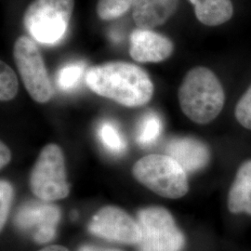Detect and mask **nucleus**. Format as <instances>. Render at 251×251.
<instances>
[{
  "label": "nucleus",
  "instance_id": "obj_12",
  "mask_svg": "<svg viewBox=\"0 0 251 251\" xmlns=\"http://www.w3.org/2000/svg\"><path fill=\"white\" fill-rule=\"evenodd\" d=\"M179 0H135L132 16L140 29H149L164 25L176 12Z\"/></svg>",
  "mask_w": 251,
  "mask_h": 251
},
{
  "label": "nucleus",
  "instance_id": "obj_8",
  "mask_svg": "<svg viewBox=\"0 0 251 251\" xmlns=\"http://www.w3.org/2000/svg\"><path fill=\"white\" fill-rule=\"evenodd\" d=\"M90 233L108 241L138 245L142 240L141 227L133 218L115 206L100 208L89 225Z\"/></svg>",
  "mask_w": 251,
  "mask_h": 251
},
{
  "label": "nucleus",
  "instance_id": "obj_20",
  "mask_svg": "<svg viewBox=\"0 0 251 251\" xmlns=\"http://www.w3.org/2000/svg\"><path fill=\"white\" fill-rule=\"evenodd\" d=\"M234 117L243 127L251 130V85L237 101Z\"/></svg>",
  "mask_w": 251,
  "mask_h": 251
},
{
  "label": "nucleus",
  "instance_id": "obj_5",
  "mask_svg": "<svg viewBox=\"0 0 251 251\" xmlns=\"http://www.w3.org/2000/svg\"><path fill=\"white\" fill-rule=\"evenodd\" d=\"M138 224L142 230L138 251H180L183 249L184 235L166 208L149 206L140 210Z\"/></svg>",
  "mask_w": 251,
  "mask_h": 251
},
{
  "label": "nucleus",
  "instance_id": "obj_21",
  "mask_svg": "<svg viewBox=\"0 0 251 251\" xmlns=\"http://www.w3.org/2000/svg\"><path fill=\"white\" fill-rule=\"evenodd\" d=\"M13 198L12 186L6 180L0 182V227L3 229L9 216V208Z\"/></svg>",
  "mask_w": 251,
  "mask_h": 251
},
{
  "label": "nucleus",
  "instance_id": "obj_23",
  "mask_svg": "<svg viewBox=\"0 0 251 251\" xmlns=\"http://www.w3.org/2000/svg\"><path fill=\"white\" fill-rule=\"evenodd\" d=\"M77 251H121L119 250H115V249H105V248H99L96 246H91V245H85L82 246L80 249Z\"/></svg>",
  "mask_w": 251,
  "mask_h": 251
},
{
  "label": "nucleus",
  "instance_id": "obj_22",
  "mask_svg": "<svg viewBox=\"0 0 251 251\" xmlns=\"http://www.w3.org/2000/svg\"><path fill=\"white\" fill-rule=\"evenodd\" d=\"M10 159H11V153H10L9 148L3 143H1L0 144V167H1V169L6 167L9 164Z\"/></svg>",
  "mask_w": 251,
  "mask_h": 251
},
{
  "label": "nucleus",
  "instance_id": "obj_1",
  "mask_svg": "<svg viewBox=\"0 0 251 251\" xmlns=\"http://www.w3.org/2000/svg\"><path fill=\"white\" fill-rule=\"evenodd\" d=\"M85 80L101 97L126 107H140L152 99L153 85L148 74L138 65L109 62L90 68Z\"/></svg>",
  "mask_w": 251,
  "mask_h": 251
},
{
  "label": "nucleus",
  "instance_id": "obj_14",
  "mask_svg": "<svg viewBox=\"0 0 251 251\" xmlns=\"http://www.w3.org/2000/svg\"><path fill=\"white\" fill-rule=\"evenodd\" d=\"M195 6L198 21L207 26H218L230 21L233 15L231 0H189Z\"/></svg>",
  "mask_w": 251,
  "mask_h": 251
},
{
  "label": "nucleus",
  "instance_id": "obj_19",
  "mask_svg": "<svg viewBox=\"0 0 251 251\" xmlns=\"http://www.w3.org/2000/svg\"><path fill=\"white\" fill-rule=\"evenodd\" d=\"M18 93V79L16 74L4 62L0 63V99L7 101Z\"/></svg>",
  "mask_w": 251,
  "mask_h": 251
},
{
  "label": "nucleus",
  "instance_id": "obj_17",
  "mask_svg": "<svg viewBox=\"0 0 251 251\" xmlns=\"http://www.w3.org/2000/svg\"><path fill=\"white\" fill-rule=\"evenodd\" d=\"M99 137L101 144L108 151L121 153L126 149V141L118 127L110 121L102 122L99 127Z\"/></svg>",
  "mask_w": 251,
  "mask_h": 251
},
{
  "label": "nucleus",
  "instance_id": "obj_10",
  "mask_svg": "<svg viewBox=\"0 0 251 251\" xmlns=\"http://www.w3.org/2000/svg\"><path fill=\"white\" fill-rule=\"evenodd\" d=\"M174 51L170 38L149 29H137L130 36L129 54L139 63H160Z\"/></svg>",
  "mask_w": 251,
  "mask_h": 251
},
{
  "label": "nucleus",
  "instance_id": "obj_18",
  "mask_svg": "<svg viewBox=\"0 0 251 251\" xmlns=\"http://www.w3.org/2000/svg\"><path fill=\"white\" fill-rule=\"evenodd\" d=\"M135 0H99L97 14L103 21L118 18L133 7Z\"/></svg>",
  "mask_w": 251,
  "mask_h": 251
},
{
  "label": "nucleus",
  "instance_id": "obj_11",
  "mask_svg": "<svg viewBox=\"0 0 251 251\" xmlns=\"http://www.w3.org/2000/svg\"><path fill=\"white\" fill-rule=\"evenodd\" d=\"M167 153L186 172H196L205 168L210 159L206 144L194 138H176L167 146Z\"/></svg>",
  "mask_w": 251,
  "mask_h": 251
},
{
  "label": "nucleus",
  "instance_id": "obj_7",
  "mask_svg": "<svg viewBox=\"0 0 251 251\" xmlns=\"http://www.w3.org/2000/svg\"><path fill=\"white\" fill-rule=\"evenodd\" d=\"M13 57L22 80L32 99L39 103H45L51 99L53 87L42 56L34 41L27 36H20L13 46Z\"/></svg>",
  "mask_w": 251,
  "mask_h": 251
},
{
  "label": "nucleus",
  "instance_id": "obj_2",
  "mask_svg": "<svg viewBox=\"0 0 251 251\" xmlns=\"http://www.w3.org/2000/svg\"><path fill=\"white\" fill-rule=\"evenodd\" d=\"M179 106L193 122L206 125L218 117L225 106V94L220 79L210 69H191L179 86Z\"/></svg>",
  "mask_w": 251,
  "mask_h": 251
},
{
  "label": "nucleus",
  "instance_id": "obj_13",
  "mask_svg": "<svg viewBox=\"0 0 251 251\" xmlns=\"http://www.w3.org/2000/svg\"><path fill=\"white\" fill-rule=\"evenodd\" d=\"M228 209L251 216V159L241 164L228 193Z\"/></svg>",
  "mask_w": 251,
  "mask_h": 251
},
{
  "label": "nucleus",
  "instance_id": "obj_4",
  "mask_svg": "<svg viewBox=\"0 0 251 251\" xmlns=\"http://www.w3.org/2000/svg\"><path fill=\"white\" fill-rule=\"evenodd\" d=\"M75 0H34L24 17L28 34L43 45L63 39L72 18Z\"/></svg>",
  "mask_w": 251,
  "mask_h": 251
},
{
  "label": "nucleus",
  "instance_id": "obj_16",
  "mask_svg": "<svg viewBox=\"0 0 251 251\" xmlns=\"http://www.w3.org/2000/svg\"><path fill=\"white\" fill-rule=\"evenodd\" d=\"M85 63L76 62L63 66L56 75L57 87L63 91H71L77 88L85 73Z\"/></svg>",
  "mask_w": 251,
  "mask_h": 251
},
{
  "label": "nucleus",
  "instance_id": "obj_15",
  "mask_svg": "<svg viewBox=\"0 0 251 251\" xmlns=\"http://www.w3.org/2000/svg\"><path fill=\"white\" fill-rule=\"evenodd\" d=\"M163 125L161 119L156 114L149 113L144 116L139 124L136 139L142 146H149L154 144L161 135Z\"/></svg>",
  "mask_w": 251,
  "mask_h": 251
},
{
  "label": "nucleus",
  "instance_id": "obj_9",
  "mask_svg": "<svg viewBox=\"0 0 251 251\" xmlns=\"http://www.w3.org/2000/svg\"><path fill=\"white\" fill-rule=\"evenodd\" d=\"M60 218V209L52 204L30 202L19 209L15 224L21 230L31 232L36 243L44 244L55 237Z\"/></svg>",
  "mask_w": 251,
  "mask_h": 251
},
{
  "label": "nucleus",
  "instance_id": "obj_24",
  "mask_svg": "<svg viewBox=\"0 0 251 251\" xmlns=\"http://www.w3.org/2000/svg\"><path fill=\"white\" fill-rule=\"evenodd\" d=\"M39 251H69L63 246H50Z\"/></svg>",
  "mask_w": 251,
  "mask_h": 251
},
{
  "label": "nucleus",
  "instance_id": "obj_6",
  "mask_svg": "<svg viewBox=\"0 0 251 251\" xmlns=\"http://www.w3.org/2000/svg\"><path fill=\"white\" fill-rule=\"evenodd\" d=\"M34 195L45 202L56 201L69 195L65 165L62 149L49 144L39 153L30 179Z\"/></svg>",
  "mask_w": 251,
  "mask_h": 251
},
{
  "label": "nucleus",
  "instance_id": "obj_3",
  "mask_svg": "<svg viewBox=\"0 0 251 251\" xmlns=\"http://www.w3.org/2000/svg\"><path fill=\"white\" fill-rule=\"evenodd\" d=\"M135 179L163 198L178 199L189 191L186 171L170 155L149 154L135 163Z\"/></svg>",
  "mask_w": 251,
  "mask_h": 251
}]
</instances>
